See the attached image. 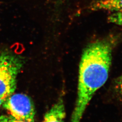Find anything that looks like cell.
<instances>
[{
	"mask_svg": "<svg viewBox=\"0 0 122 122\" xmlns=\"http://www.w3.org/2000/svg\"><path fill=\"white\" fill-rule=\"evenodd\" d=\"M65 116L63 100L60 99L46 113L42 122H64Z\"/></svg>",
	"mask_w": 122,
	"mask_h": 122,
	"instance_id": "obj_4",
	"label": "cell"
},
{
	"mask_svg": "<svg viewBox=\"0 0 122 122\" xmlns=\"http://www.w3.org/2000/svg\"><path fill=\"white\" fill-rule=\"evenodd\" d=\"M4 101V100H2L1 98H0V106H1V105H2V104L3 103Z\"/></svg>",
	"mask_w": 122,
	"mask_h": 122,
	"instance_id": "obj_9",
	"label": "cell"
},
{
	"mask_svg": "<svg viewBox=\"0 0 122 122\" xmlns=\"http://www.w3.org/2000/svg\"><path fill=\"white\" fill-rule=\"evenodd\" d=\"M109 22L122 26V13L113 12L108 18Z\"/></svg>",
	"mask_w": 122,
	"mask_h": 122,
	"instance_id": "obj_6",
	"label": "cell"
},
{
	"mask_svg": "<svg viewBox=\"0 0 122 122\" xmlns=\"http://www.w3.org/2000/svg\"><path fill=\"white\" fill-rule=\"evenodd\" d=\"M0 122H30L23 121L14 118L10 115H0Z\"/></svg>",
	"mask_w": 122,
	"mask_h": 122,
	"instance_id": "obj_7",
	"label": "cell"
},
{
	"mask_svg": "<svg viewBox=\"0 0 122 122\" xmlns=\"http://www.w3.org/2000/svg\"><path fill=\"white\" fill-rule=\"evenodd\" d=\"M23 65L22 58L9 51L0 52V98L5 100L16 89L17 78Z\"/></svg>",
	"mask_w": 122,
	"mask_h": 122,
	"instance_id": "obj_2",
	"label": "cell"
},
{
	"mask_svg": "<svg viewBox=\"0 0 122 122\" xmlns=\"http://www.w3.org/2000/svg\"><path fill=\"white\" fill-rule=\"evenodd\" d=\"M116 42L109 37L92 43L84 50L79 66L77 98L70 122H80L95 93L107 81Z\"/></svg>",
	"mask_w": 122,
	"mask_h": 122,
	"instance_id": "obj_1",
	"label": "cell"
},
{
	"mask_svg": "<svg viewBox=\"0 0 122 122\" xmlns=\"http://www.w3.org/2000/svg\"><path fill=\"white\" fill-rule=\"evenodd\" d=\"M2 105L14 118L23 121L35 122V106L30 98L25 95L13 94L4 100Z\"/></svg>",
	"mask_w": 122,
	"mask_h": 122,
	"instance_id": "obj_3",
	"label": "cell"
},
{
	"mask_svg": "<svg viewBox=\"0 0 122 122\" xmlns=\"http://www.w3.org/2000/svg\"><path fill=\"white\" fill-rule=\"evenodd\" d=\"M115 89L120 95H122V74L118 77L115 83Z\"/></svg>",
	"mask_w": 122,
	"mask_h": 122,
	"instance_id": "obj_8",
	"label": "cell"
},
{
	"mask_svg": "<svg viewBox=\"0 0 122 122\" xmlns=\"http://www.w3.org/2000/svg\"><path fill=\"white\" fill-rule=\"evenodd\" d=\"M92 8L122 13V0H100L93 5Z\"/></svg>",
	"mask_w": 122,
	"mask_h": 122,
	"instance_id": "obj_5",
	"label": "cell"
}]
</instances>
